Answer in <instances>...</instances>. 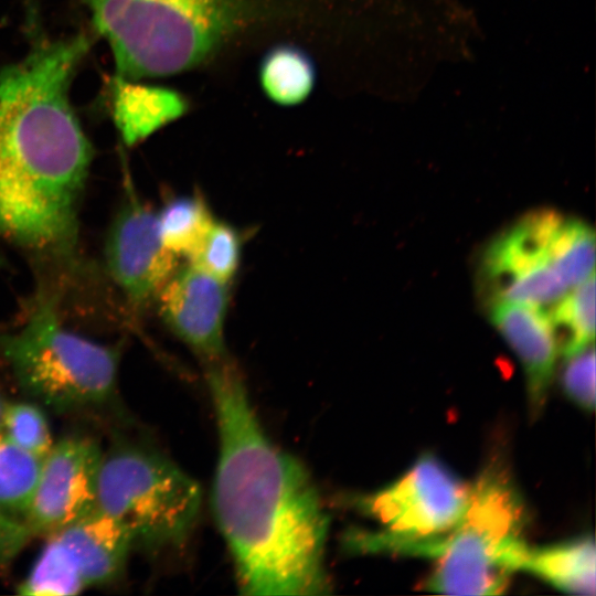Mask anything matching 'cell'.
Returning <instances> with one entry per match:
<instances>
[{"mask_svg": "<svg viewBox=\"0 0 596 596\" xmlns=\"http://www.w3.org/2000/svg\"><path fill=\"white\" fill-rule=\"evenodd\" d=\"M206 375L220 438L212 503L242 594H328L329 518L313 481L265 434L233 365Z\"/></svg>", "mask_w": 596, "mask_h": 596, "instance_id": "6da1fadb", "label": "cell"}, {"mask_svg": "<svg viewBox=\"0 0 596 596\" xmlns=\"http://www.w3.org/2000/svg\"><path fill=\"white\" fill-rule=\"evenodd\" d=\"M92 158L66 81L38 68L0 75L1 236L71 264Z\"/></svg>", "mask_w": 596, "mask_h": 596, "instance_id": "7a4b0ae2", "label": "cell"}, {"mask_svg": "<svg viewBox=\"0 0 596 596\" xmlns=\"http://www.w3.org/2000/svg\"><path fill=\"white\" fill-rule=\"evenodd\" d=\"M107 41L117 77L138 81L199 67L279 13L278 0H83Z\"/></svg>", "mask_w": 596, "mask_h": 596, "instance_id": "3957f363", "label": "cell"}, {"mask_svg": "<svg viewBox=\"0 0 596 596\" xmlns=\"http://www.w3.org/2000/svg\"><path fill=\"white\" fill-rule=\"evenodd\" d=\"M0 359L31 401L56 413L100 411L116 400L120 349L68 329L52 297H38L22 324L0 331Z\"/></svg>", "mask_w": 596, "mask_h": 596, "instance_id": "277c9868", "label": "cell"}, {"mask_svg": "<svg viewBox=\"0 0 596 596\" xmlns=\"http://www.w3.org/2000/svg\"><path fill=\"white\" fill-rule=\"evenodd\" d=\"M525 507L507 470L485 469L469 486L458 523L437 544L428 587L447 595H498L522 568L529 545Z\"/></svg>", "mask_w": 596, "mask_h": 596, "instance_id": "5b68a950", "label": "cell"}, {"mask_svg": "<svg viewBox=\"0 0 596 596\" xmlns=\"http://www.w3.org/2000/svg\"><path fill=\"white\" fill-rule=\"evenodd\" d=\"M201 498L199 485L152 448L118 440L104 450L96 508L128 530L135 547L181 545L195 524Z\"/></svg>", "mask_w": 596, "mask_h": 596, "instance_id": "8992f818", "label": "cell"}, {"mask_svg": "<svg viewBox=\"0 0 596 596\" xmlns=\"http://www.w3.org/2000/svg\"><path fill=\"white\" fill-rule=\"evenodd\" d=\"M468 496L467 483L437 458L425 455L396 481L359 500L360 509L383 530L354 534L351 544L362 551L432 555L458 523Z\"/></svg>", "mask_w": 596, "mask_h": 596, "instance_id": "52a82bcc", "label": "cell"}, {"mask_svg": "<svg viewBox=\"0 0 596 596\" xmlns=\"http://www.w3.org/2000/svg\"><path fill=\"white\" fill-rule=\"evenodd\" d=\"M562 214L531 211L491 240L482 252L478 288L487 305L499 301L550 309L568 288L552 263V242Z\"/></svg>", "mask_w": 596, "mask_h": 596, "instance_id": "ba28073f", "label": "cell"}, {"mask_svg": "<svg viewBox=\"0 0 596 596\" xmlns=\"http://www.w3.org/2000/svg\"><path fill=\"white\" fill-rule=\"evenodd\" d=\"M125 199L104 247L106 269L134 311L145 309L178 268L160 237L157 213L125 181Z\"/></svg>", "mask_w": 596, "mask_h": 596, "instance_id": "9c48e42d", "label": "cell"}, {"mask_svg": "<svg viewBox=\"0 0 596 596\" xmlns=\"http://www.w3.org/2000/svg\"><path fill=\"white\" fill-rule=\"evenodd\" d=\"M104 449L92 436L66 435L42 459L23 522L31 535H50L96 508Z\"/></svg>", "mask_w": 596, "mask_h": 596, "instance_id": "30bf717a", "label": "cell"}, {"mask_svg": "<svg viewBox=\"0 0 596 596\" xmlns=\"http://www.w3.org/2000/svg\"><path fill=\"white\" fill-rule=\"evenodd\" d=\"M156 300L164 323L207 364L225 359L227 281L189 264L174 270Z\"/></svg>", "mask_w": 596, "mask_h": 596, "instance_id": "8fae6325", "label": "cell"}, {"mask_svg": "<svg viewBox=\"0 0 596 596\" xmlns=\"http://www.w3.org/2000/svg\"><path fill=\"white\" fill-rule=\"evenodd\" d=\"M488 307L492 324L523 365L530 404L533 412H539L560 353L549 313L540 307L510 301L493 302Z\"/></svg>", "mask_w": 596, "mask_h": 596, "instance_id": "7c38bea8", "label": "cell"}, {"mask_svg": "<svg viewBox=\"0 0 596 596\" xmlns=\"http://www.w3.org/2000/svg\"><path fill=\"white\" fill-rule=\"evenodd\" d=\"M52 534L65 547L86 588L117 582L135 547L128 530L97 508Z\"/></svg>", "mask_w": 596, "mask_h": 596, "instance_id": "4fadbf2b", "label": "cell"}, {"mask_svg": "<svg viewBox=\"0 0 596 596\" xmlns=\"http://www.w3.org/2000/svg\"><path fill=\"white\" fill-rule=\"evenodd\" d=\"M189 109V98L174 88L116 77L113 115L120 137L128 146L145 140L183 117Z\"/></svg>", "mask_w": 596, "mask_h": 596, "instance_id": "5bb4252c", "label": "cell"}, {"mask_svg": "<svg viewBox=\"0 0 596 596\" xmlns=\"http://www.w3.org/2000/svg\"><path fill=\"white\" fill-rule=\"evenodd\" d=\"M553 586L577 595H595L596 550L592 536L529 547L522 568Z\"/></svg>", "mask_w": 596, "mask_h": 596, "instance_id": "9a60e30c", "label": "cell"}, {"mask_svg": "<svg viewBox=\"0 0 596 596\" xmlns=\"http://www.w3.org/2000/svg\"><path fill=\"white\" fill-rule=\"evenodd\" d=\"M258 75L267 98L284 107L304 103L317 81L311 56L291 44H278L269 49L260 61Z\"/></svg>", "mask_w": 596, "mask_h": 596, "instance_id": "2e32d148", "label": "cell"}, {"mask_svg": "<svg viewBox=\"0 0 596 596\" xmlns=\"http://www.w3.org/2000/svg\"><path fill=\"white\" fill-rule=\"evenodd\" d=\"M560 351L568 358L595 339V274L572 288L546 310Z\"/></svg>", "mask_w": 596, "mask_h": 596, "instance_id": "e0dca14e", "label": "cell"}, {"mask_svg": "<svg viewBox=\"0 0 596 596\" xmlns=\"http://www.w3.org/2000/svg\"><path fill=\"white\" fill-rule=\"evenodd\" d=\"M164 247L177 257H190L215 220L203 198L185 195L170 200L157 213Z\"/></svg>", "mask_w": 596, "mask_h": 596, "instance_id": "ac0fdd59", "label": "cell"}, {"mask_svg": "<svg viewBox=\"0 0 596 596\" xmlns=\"http://www.w3.org/2000/svg\"><path fill=\"white\" fill-rule=\"evenodd\" d=\"M42 459L12 443L0 430V508L23 521L31 503Z\"/></svg>", "mask_w": 596, "mask_h": 596, "instance_id": "d6986e66", "label": "cell"}, {"mask_svg": "<svg viewBox=\"0 0 596 596\" xmlns=\"http://www.w3.org/2000/svg\"><path fill=\"white\" fill-rule=\"evenodd\" d=\"M25 578L19 584L21 595L70 596L83 592L85 584L60 540L50 534Z\"/></svg>", "mask_w": 596, "mask_h": 596, "instance_id": "ffe728a7", "label": "cell"}, {"mask_svg": "<svg viewBox=\"0 0 596 596\" xmlns=\"http://www.w3.org/2000/svg\"><path fill=\"white\" fill-rule=\"evenodd\" d=\"M552 263L567 288L575 287L594 273L593 227L579 219L563 216L553 238Z\"/></svg>", "mask_w": 596, "mask_h": 596, "instance_id": "44dd1931", "label": "cell"}, {"mask_svg": "<svg viewBox=\"0 0 596 596\" xmlns=\"http://www.w3.org/2000/svg\"><path fill=\"white\" fill-rule=\"evenodd\" d=\"M1 432L15 445L43 459L54 445L43 407L33 401H4Z\"/></svg>", "mask_w": 596, "mask_h": 596, "instance_id": "7402d4cb", "label": "cell"}, {"mask_svg": "<svg viewBox=\"0 0 596 596\" xmlns=\"http://www.w3.org/2000/svg\"><path fill=\"white\" fill-rule=\"evenodd\" d=\"M241 253L240 232L230 224L214 220L189 259L195 267L228 283L237 272Z\"/></svg>", "mask_w": 596, "mask_h": 596, "instance_id": "603a6c76", "label": "cell"}, {"mask_svg": "<svg viewBox=\"0 0 596 596\" xmlns=\"http://www.w3.org/2000/svg\"><path fill=\"white\" fill-rule=\"evenodd\" d=\"M567 359L562 383L567 395L587 409L595 407V350L594 344Z\"/></svg>", "mask_w": 596, "mask_h": 596, "instance_id": "cb8c5ba5", "label": "cell"}, {"mask_svg": "<svg viewBox=\"0 0 596 596\" xmlns=\"http://www.w3.org/2000/svg\"><path fill=\"white\" fill-rule=\"evenodd\" d=\"M31 538L23 521L0 508V570L12 563Z\"/></svg>", "mask_w": 596, "mask_h": 596, "instance_id": "d4e9b609", "label": "cell"}, {"mask_svg": "<svg viewBox=\"0 0 596 596\" xmlns=\"http://www.w3.org/2000/svg\"><path fill=\"white\" fill-rule=\"evenodd\" d=\"M3 404H4V400H2L0 397V430H1V418H2Z\"/></svg>", "mask_w": 596, "mask_h": 596, "instance_id": "484cf974", "label": "cell"}]
</instances>
